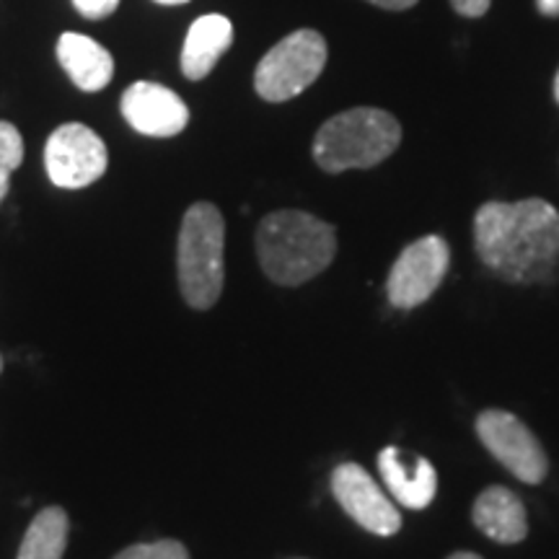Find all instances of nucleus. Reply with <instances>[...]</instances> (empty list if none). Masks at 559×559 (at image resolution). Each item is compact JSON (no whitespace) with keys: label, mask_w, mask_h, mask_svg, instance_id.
I'll return each instance as SVG.
<instances>
[{"label":"nucleus","mask_w":559,"mask_h":559,"mask_svg":"<svg viewBox=\"0 0 559 559\" xmlns=\"http://www.w3.org/2000/svg\"><path fill=\"white\" fill-rule=\"evenodd\" d=\"M332 495L349 519L370 534L394 536L402 528L400 510L360 464L347 461L332 472Z\"/></svg>","instance_id":"1a4fd4ad"},{"label":"nucleus","mask_w":559,"mask_h":559,"mask_svg":"<svg viewBox=\"0 0 559 559\" xmlns=\"http://www.w3.org/2000/svg\"><path fill=\"white\" fill-rule=\"evenodd\" d=\"M477 436L506 469L526 485H539L549 472V459L539 438L519 417L502 409H487L477 417Z\"/></svg>","instance_id":"0eeeda50"},{"label":"nucleus","mask_w":559,"mask_h":559,"mask_svg":"<svg viewBox=\"0 0 559 559\" xmlns=\"http://www.w3.org/2000/svg\"><path fill=\"white\" fill-rule=\"evenodd\" d=\"M368 3L379 5V9H386V11H404V9H412L417 0H368Z\"/></svg>","instance_id":"aec40b11"},{"label":"nucleus","mask_w":559,"mask_h":559,"mask_svg":"<svg viewBox=\"0 0 559 559\" xmlns=\"http://www.w3.org/2000/svg\"><path fill=\"white\" fill-rule=\"evenodd\" d=\"M474 249L495 277L551 283L559 267V213L547 200L487 202L474 215Z\"/></svg>","instance_id":"f257e3e1"},{"label":"nucleus","mask_w":559,"mask_h":559,"mask_svg":"<svg viewBox=\"0 0 559 559\" xmlns=\"http://www.w3.org/2000/svg\"><path fill=\"white\" fill-rule=\"evenodd\" d=\"M326 66V41L319 32L298 29L277 41L257 66L254 88L264 102H288L304 94Z\"/></svg>","instance_id":"39448f33"},{"label":"nucleus","mask_w":559,"mask_h":559,"mask_svg":"<svg viewBox=\"0 0 559 559\" xmlns=\"http://www.w3.org/2000/svg\"><path fill=\"white\" fill-rule=\"evenodd\" d=\"M234 41V26L221 13L200 16L187 32L181 47V73L190 81H202L215 68L223 52H228Z\"/></svg>","instance_id":"ddd939ff"},{"label":"nucleus","mask_w":559,"mask_h":559,"mask_svg":"<svg viewBox=\"0 0 559 559\" xmlns=\"http://www.w3.org/2000/svg\"><path fill=\"white\" fill-rule=\"evenodd\" d=\"M107 145L81 122L60 124L45 145L47 177L62 190H83L107 171Z\"/></svg>","instance_id":"423d86ee"},{"label":"nucleus","mask_w":559,"mask_h":559,"mask_svg":"<svg viewBox=\"0 0 559 559\" xmlns=\"http://www.w3.org/2000/svg\"><path fill=\"white\" fill-rule=\"evenodd\" d=\"M226 223L210 202H194L185 213L179 230L177 270L179 288L192 309L205 311L221 298L226 277Z\"/></svg>","instance_id":"20e7f679"},{"label":"nucleus","mask_w":559,"mask_h":559,"mask_svg":"<svg viewBox=\"0 0 559 559\" xmlns=\"http://www.w3.org/2000/svg\"><path fill=\"white\" fill-rule=\"evenodd\" d=\"M0 370H3V358H0Z\"/></svg>","instance_id":"393cba45"},{"label":"nucleus","mask_w":559,"mask_h":559,"mask_svg":"<svg viewBox=\"0 0 559 559\" xmlns=\"http://www.w3.org/2000/svg\"><path fill=\"white\" fill-rule=\"evenodd\" d=\"M337 254V234L330 223L304 210H277L257 228L262 272L277 285H300L330 267Z\"/></svg>","instance_id":"f03ea898"},{"label":"nucleus","mask_w":559,"mask_h":559,"mask_svg":"<svg viewBox=\"0 0 559 559\" xmlns=\"http://www.w3.org/2000/svg\"><path fill=\"white\" fill-rule=\"evenodd\" d=\"M449 559H481V557L474 555V551H456V555H451Z\"/></svg>","instance_id":"4be33fe9"},{"label":"nucleus","mask_w":559,"mask_h":559,"mask_svg":"<svg viewBox=\"0 0 559 559\" xmlns=\"http://www.w3.org/2000/svg\"><path fill=\"white\" fill-rule=\"evenodd\" d=\"M120 107L130 128L151 138H174L190 122L187 104L171 88L151 81L132 83L124 91Z\"/></svg>","instance_id":"9d476101"},{"label":"nucleus","mask_w":559,"mask_h":559,"mask_svg":"<svg viewBox=\"0 0 559 559\" xmlns=\"http://www.w3.org/2000/svg\"><path fill=\"white\" fill-rule=\"evenodd\" d=\"M489 3H492V0H451L453 9H456L461 16H466V19L485 16L487 9H489Z\"/></svg>","instance_id":"6ab92c4d"},{"label":"nucleus","mask_w":559,"mask_h":559,"mask_svg":"<svg viewBox=\"0 0 559 559\" xmlns=\"http://www.w3.org/2000/svg\"><path fill=\"white\" fill-rule=\"evenodd\" d=\"M160 5H179V3H187V0H156Z\"/></svg>","instance_id":"5701e85b"},{"label":"nucleus","mask_w":559,"mask_h":559,"mask_svg":"<svg viewBox=\"0 0 559 559\" xmlns=\"http://www.w3.org/2000/svg\"><path fill=\"white\" fill-rule=\"evenodd\" d=\"M451 264V249L440 236L409 243L389 272L386 293L394 309L412 311L440 288Z\"/></svg>","instance_id":"6e6552de"},{"label":"nucleus","mask_w":559,"mask_h":559,"mask_svg":"<svg viewBox=\"0 0 559 559\" xmlns=\"http://www.w3.org/2000/svg\"><path fill=\"white\" fill-rule=\"evenodd\" d=\"M115 559H190V551L185 549V544L164 539L151 544H135V547H128Z\"/></svg>","instance_id":"f3484780"},{"label":"nucleus","mask_w":559,"mask_h":559,"mask_svg":"<svg viewBox=\"0 0 559 559\" xmlns=\"http://www.w3.org/2000/svg\"><path fill=\"white\" fill-rule=\"evenodd\" d=\"M24 160V138L11 122H0V202L9 194L11 174Z\"/></svg>","instance_id":"dca6fc26"},{"label":"nucleus","mask_w":559,"mask_h":559,"mask_svg":"<svg viewBox=\"0 0 559 559\" xmlns=\"http://www.w3.org/2000/svg\"><path fill=\"white\" fill-rule=\"evenodd\" d=\"M402 128L394 115L373 107L342 111L321 124L313 138V158L324 171L370 169L400 148Z\"/></svg>","instance_id":"7ed1b4c3"},{"label":"nucleus","mask_w":559,"mask_h":559,"mask_svg":"<svg viewBox=\"0 0 559 559\" xmlns=\"http://www.w3.org/2000/svg\"><path fill=\"white\" fill-rule=\"evenodd\" d=\"M472 519L481 534L500 544H519L528 534L526 508L508 487H487L474 502Z\"/></svg>","instance_id":"f8f14e48"},{"label":"nucleus","mask_w":559,"mask_h":559,"mask_svg":"<svg viewBox=\"0 0 559 559\" xmlns=\"http://www.w3.org/2000/svg\"><path fill=\"white\" fill-rule=\"evenodd\" d=\"M58 60L81 91H102L115 75V60L109 50L75 32H66L58 39Z\"/></svg>","instance_id":"4468645a"},{"label":"nucleus","mask_w":559,"mask_h":559,"mask_svg":"<svg viewBox=\"0 0 559 559\" xmlns=\"http://www.w3.org/2000/svg\"><path fill=\"white\" fill-rule=\"evenodd\" d=\"M379 472L389 492L404 508H428L438 492V474L428 459L389 445L379 453Z\"/></svg>","instance_id":"9b49d317"},{"label":"nucleus","mask_w":559,"mask_h":559,"mask_svg":"<svg viewBox=\"0 0 559 559\" xmlns=\"http://www.w3.org/2000/svg\"><path fill=\"white\" fill-rule=\"evenodd\" d=\"M73 3L86 19H107L120 5V0H73Z\"/></svg>","instance_id":"a211bd4d"},{"label":"nucleus","mask_w":559,"mask_h":559,"mask_svg":"<svg viewBox=\"0 0 559 559\" xmlns=\"http://www.w3.org/2000/svg\"><path fill=\"white\" fill-rule=\"evenodd\" d=\"M536 9H539L544 16L555 19L559 16V0H536Z\"/></svg>","instance_id":"412c9836"},{"label":"nucleus","mask_w":559,"mask_h":559,"mask_svg":"<svg viewBox=\"0 0 559 559\" xmlns=\"http://www.w3.org/2000/svg\"><path fill=\"white\" fill-rule=\"evenodd\" d=\"M555 96H557V102H559V73H557V79H555Z\"/></svg>","instance_id":"b1692460"},{"label":"nucleus","mask_w":559,"mask_h":559,"mask_svg":"<svg viewBox=\"0 0 559 559\" xmlns=\"http://www.w3.org/2000/svg\"><path fill=\"white\" fill-rule=\"evenodd\" d=\"M68 528L70 523L66 510L58 506L45 508L26 531L16 559H62L68 544Z\"/></svg>","instance_id":"2eb2a0df"}]
</instances>
